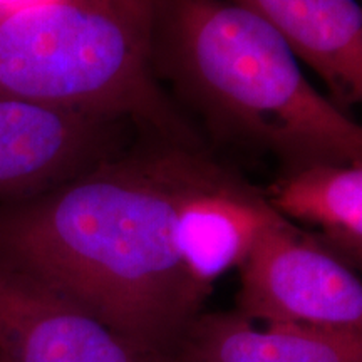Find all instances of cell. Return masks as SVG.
<instances>
[{"instance_id":"cell-10","label":"cell","mask_w":362,"mask_h":362,"mask_svg":"<svg viewBox=\"0 0 362 362\" xmlns=\"http://www.w3.org/2000/svg\"><path fill=\"white\" fill-rule=\"evenodd\" d=\"M270 205L319 235L362 243V163L280 171L267 188Z\"/></svg>"},{"instance_id":"cell-5","label":"cell","mask_w":362,"mask_h":362,"mask_svg":"<svg viewBox=\"0 0 362 362\" xmlns=\"http://www.w3.org/2000/svg\"><path fill=\"white\" fill-rule=\"evenodd\" d=\"M131 121L0 98V205L61 187L123 151Z\"/></svg>"},{"instance_id":"cell-3","label":"cell","mask_w":362,"mask_h":362,"mask_svg":"<svg viewBox=\"0 0 362 362\" xmlns=\"http://www.w3.org/2000/svg\"><path fill=\"white\" fill-rule=\"evenodd\" d=\"M161 0H30L0 12V98L121 117L200 146L153 64Z\"/></svg>"},{"instance_id":"cell-11","label":"cell","mask_w":362,"mask_h":362,"mask_svg":"<svg viewBox=\"0 0 362 362\" xmlns=\"http://www.w3.org/2000/svg\"><path fill=\"white\" fill-rule=\"evenodd\" d=\"M315 237L319 238L325 247L330 248V250L336 253V255L341 257L346 264H349L352 269L357 270L362 275V243H352V242H344V240L327 238L319 233H315Z\"/></svg>"},{"instance_id":"cell-4","label":"cell","mask_w":362,"mask_h":362,"mask_svg":"<svg viewBox=\"0 0 362 362\" xmlns=\"http://www.w3.org/2000/svg\"><path fill=\"white\" fill-rule=\"evenodd\" d=\"M237 302L255 322L362 334V275L287 218L240 267Z\"/></svg>"},{"instance_id":"cell-8","label":"cell","mask_w":362,"mask_h":362,"mask_svg":"<svg viewBox=\"0 0 362 362\" xmlns=\"http://www.w3.org/2000/svg\"><path fill=\"white\" fill-rule=\"evenodd\" d=\"M265 21L315 71L341 110L362 104V6L357 0H230Z\"/></svg>"},{"instance_id":"cell-7","label":"cell","mask_w":362,"mask_h":362,"mask_svg":"<svg viewBox=\"0 0 362 362\" xmlns=\"http://www.w3.org/2000/svg\"><path fill=\"white\" fill-rule=\"evenodd\" d=\"M282 218L265 193L225 168L181 206V259L198 287L210 293L226 272L240 270L262 235Z\"/></svg>"},{"instance_id":"cell-9","label":"cell","mask_w":362,"mask_h":362,"mask_svg":"<svg viewBox=\"0 0 362 362\" xmlns=\"http://www.w3.org/2000/svg\"><path fill=\"white\" fill-rule=\"evenodd\" d=\"M180 342L183 362H362V334L257 325L240 312L198 315Z\"/></svg>"},{"instance_id":"cell-1","label":"cell","mask_w":362,"mask_h":362,"mask_svg":"<svg viewBox=\"0 0 362 362\" xmlns=\"http://www.w3.org/2000/svg\"><path fill=\"white\" fill-rule=\"evenodd\" d=\"M225 166L148 136L51 192L0 205V264L27 274L156 359L206 292L185 267L181 206Z\"/></svg>"},{"instance_id":"cell-12","label":"cell","mask_w":362,"mask_h":362,"mask_svg":"<svg viewBox=\"0 0 362 362\" xmlns=\"http://www.w3.org/2000/svg\"><path fill=\"white\" fill-rule=\"evenodd\" d=\"M0 362H2V361H0Z\"/></svg>"},{"instance_id":"cell-2","label":"cell","mask_w":362,"mask_h":362,"mask_svg":"<svg viewBox=\"0 0 362 362\" xmlns=\"http://www.w3.org/2000/svg\"><path fill=\"white\" fill-rule=\"evenodd\" d=\"M156 78L216 138L272 155L282 170L362 163V124L309 83L272 27L230 0H161Z\"/></svg>"},{"instance_id":"cell-6","label":"cell","mask_w":362,"mask_h":362,"mask_svg":"<svg viewBox=\"0 0 362 362\" xmlns=\"http://www.w3.org/2000/svg\"><path fill=\"white\" fill-rule=\"evenodd\" d=\"M2 362H155L47 285L0 264Z\"/></svg>"}]
</instances>
